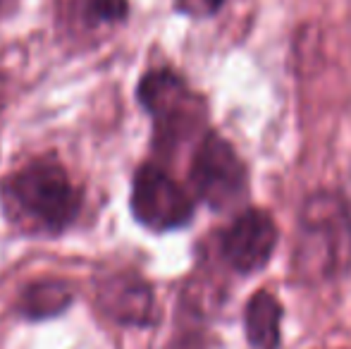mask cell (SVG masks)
Segmentation results:
<instances>
[{"label":"cell","mask_w":351,"mask_h":349,"mask_svg":"<svg viewBox=\"0 0 351 349\" xmlns=\"http://www.w3.org/2000/svg\"><path fill=\"white\" fill-rule=\"evenodd\" d=\"M130 14L127 0H82V19L88 27H108L125 22Z\"/></svg>","instance_id":"cell-10"},{"label":"cell","mask_w":351,"mask_h":349,"mask_svg":"<svg viewBox=\"0 0 351 349\" xmlns=\"http://www.w3.org/2000/svg\"><path fill=\"white\" fill-rule=\"evenodd\" d=\"M225 0H175V8L186 17H210L222 8Z\"/></svg>","instance_id":"cell-11"},{"label":"cell","mask_w":351,"mask_h":349,"mask_svg":"<svg viewBox=\"0 0 351 349\" xmlns=\"http://www.w3.org/2000/svg\"><path fill=\"white\" fill-rule=\"evenodd\" d=\"M72 304V292L60 280H41L22 289L19 294V313L29 321H46L60 316Z\"/></svg>","instance_id":"cell-9"},{"label":"cell","mask_w":351,"mask_h":349,"mask_svg":"<svg viewBox=\"0 0 351 349\" xmlns=\"http://www.w3.org/2000/svg\"><path fill=\"white\" fill-rule=\"evenodd\" d=\"M291 265L296 280L308 285L351 270V215L342 194L320 189L301 204Z\"/></svg>","instance_id":"cell-1"},{"label":"cell","mask_w":351,"mask_h":349,"mask_svg":"<svg viewBox=\"0 0 351 349\" xmlns=\"http://www.w3.org/2000/svg\"><path fill=\"white\" fill-rule=\"evenodd\" d=\"M0 201L17 228L34 234H60L79 213V191L65 168L53 160H34L0 186Z\"/></svg>","instance_id":"cell-2"},{"label":"cell","mask_w":351,"mask_h":349,"mask_svg":"<svg viewBox=\"0 0 351 349\" xmlns=\"http://www.w3.org/2000/svg\"><path fill=\"white\" fill-rule=\"evenodd\" d=\"M278 247V225L265 208H244L220 237L225 263L239 275H254L270 263Z\"/></svg>","instance_id":"cell-6"},{"label":"cell","mask_w":351,"mask_h":349,"mask_svg":"<svg viewBox=\"0 0 351 349\" xmlns=\"http://www.w3.org/2000/svg\"><path fill=\"white\" fill-rule=\"evenodd\" d=\"M132 213L151 232H170L189 225L194 218V201L160 165L146 163L134 175Z\"/></svg>","instance_id":"cell-5"},{"label":"cell","mask_w":351,"mask_h":349,"mask_svg":"<svg viewBox=\"0 0 351 349\" xmlns=\"http://www.w3.org/2000/svg\"><path fill=\"white\" fill-rule=\"evenodd\" d=\"M282 304L273 292L258 289L244 309L246 342L254 349H278L282 342Z\"/></svg>","instance_id":"cell-8"},{"label":"cell","mask_w":351,"mask_h":349,"mask_svg":"<svg viewBox=\"0 0 351 349\" xmlns=\"http://www.w3.org/2000/svg\"><path fill=\"white\" fill-rule=\"evenodd\" d=\"M17 5H19V0H0V22L12 14L14 10H17Z\"/></svg>","instance_id":"cell-12"},{"label":"cell","mask_w":351,"mask_h":349,"mask_svg":"<svg viewBox=\"0 0 351 349\" xmlns=\"http://www.w3.org/2000/svg\"><path fill=\"white\" fill-rule=\"evenodd\" d=\"M344 201H347V208L351 215V170H349V180H347V194H344Z\"/></svg>","instance_id":"cell-13"},{"label":"cell","mask_w":351,"mask_h":349,"mask_svg":"<svg viewBox=\"0 0 351 349\" xmlns=\"http://www.w3.org/2000/svg\"><path fill=\"white\" fill-rule=\"evenodd\" d=\"M191 186L213 210H230L249 194V175L234 146L217 132H206L191 160Z\"/></svg>","instance_id":"cell-4"},{"label":"cell","mask_w":351,"mask_h":349,"mask_svg":"<svg viewBox=\"0 0 351 349\" xmlns=\"http://www.w3.org/2000/svg\"><path fill=\"white\" fill-rule=\"evenodd\" d=\"M136 96L143 110L153 117L156 141L160 149L172 151L186 139L204 132L208 108L206 101L177 72L160 67L141 77Z\"/></svg>","instance_id":"cell-3"},{"label":"cell","mask_w":351,"mask_h":349,"mask_svg":"<svg viewBox=\"0 0 351 349\" xmlns=\"http://www.w3.org/2000/svg\"><path fill=\"white\" fill-rule=\"evenodd\" d=\"M96 302L106 316L122 326L146 328L156 323V297L141 275L115 273L98 282Z\"/></svg>","instance_id":"cell-7"}]
</instances>
